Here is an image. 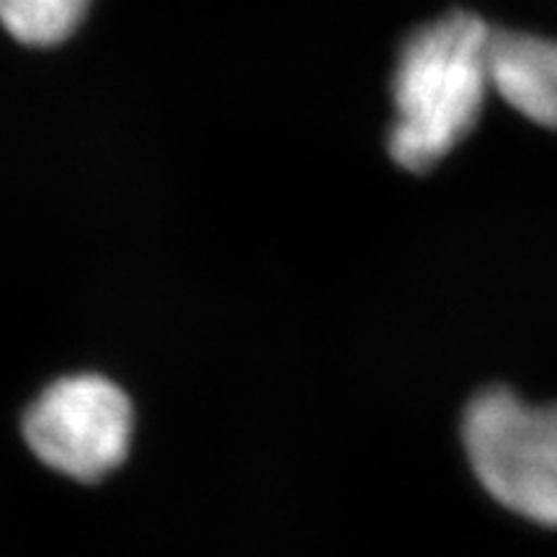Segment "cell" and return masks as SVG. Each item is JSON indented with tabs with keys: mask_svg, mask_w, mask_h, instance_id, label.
Listing matches in <instances>:
<instances>
[{
	"mask_svg": "<svg viewBox=\"0 0 557 557\" xmlns=\"http://www.w3.org/2000/svg\"><path fill=\"white\" fill-rule=\"evenodd\" d=\"M493 29L480 13L451 9L418 24L398 45L387 152L403 171H434L475 132L493 90Z\"/></svg>",
	"mask_w": 557,
	"mask_h": 557,
	"instance_id": "6da1fadb",
	"label": "cell"
},
{
	"mask_svg": "<svg viewBox=\"0 0 557 557\" xmlns=\"http://www.w3.org/2000/svg\"><path fill=\"white\" fill-rule=\"evenodd\" d=\"M465 451L487 493L534 524L557 529V403L527 406L485 389L465 410Z\"/></svg>",
	"mask_w": 557,
	"mask_h": 557,
	"instance_id": "7a4b0ae2",
	"label": "cell"
},
{
	"mask_svg": "<svg viewBox=\"0 0 557 557\" xmlns=\"http://www.w3.org/2000/svg\"><path fill=\"white\" fill-rule=\"evenodd\" d=\"M90 0H0V26L26 47H54L73 37Z\"/></svg>",
	"mask_w": 557,
	"mask_h": 557,
	"instance_id": "5b68a950",
	"label": "cell"
},
{
	"mask_svg": "<svg viewBox=\"0 0 557 557\" xmlns=\"http://www.w3.org/2000/svg\"><path fill=\"white\" fill-rule=\"evenodd\" d=\"M491 86L527 122L557 132V37L496 26Z\"/></svg>",
	"mask_w": 557,
	"mask_h": 557,
	"instance_id": "277c9868",
	"label": "cell"
},
{
	"mask_svg": "<svg viewBox=\"0 0 557 557\" xmlns=\"http://www.w3.org/2000/svg\"><path fill=\"white\" fill-rule=\"evenodd\" d=\"M135 410L101 374L52 382L24 416V436L47 468L81 483L107 478L127 459Z\"/></svg>",
	"mask_w": 557,
	"mask_h": 557,
	"instance_id": "3957f363",
	"label": "cell"
}]
</instances>
